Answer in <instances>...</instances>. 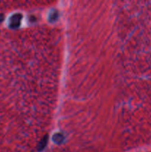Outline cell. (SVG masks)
I'll return each mask as SVG.
<instances>
[{"label": "cell", "instance_id": "7a4b0ae2", "mask_svg": "<svg viewBox=\"0 0 151 152\" xmlns=\"http://www.w3.org/2000/svg\"><path fill=\"white\" fill-rule=\"evenodd\" d=\"M3 20V16L2 15H0V22Z\"/></svg>", "mask_w": 151, "mask_h": 152}, {"label": "cell", "instance_id": "6da1fadb", "mask_svg": "<svg viewBox=\"0 0 151 152\" xmlns=\"http://www.w3.org/2000/svg\"><path fill=\"white\" fill-rule=\"evenodd\" d=\"M21 15L20 14H15L14 16H13L10 19V27L12 28H16L20 24L21 21Z\"/></svg>", "mask_w": 151, "mask_h": 152}]
</instances>
